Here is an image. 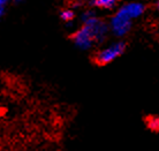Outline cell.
<instances>
[{"label":"cell","mask_w":159,"mask_h":151,"mask_svg":"<svg viewBox=\"0 0 159 151\" xmlns=\"http://www.w3.org/2000/svg\"><path fill=\"white\" fill-rule=\"evenodd\" d=\"M127 50V44L123 40H118L100 48L93 54V62L98 66H106L116 61Z\"/></svg>","instance_id":"obj_1"},{"label":"cell","mask_w":159,"mask_h":151,"mask_svg":"<svg viewBox=\"0 0 159 151\" xmlns=\"http://www.w3.org/2000/svg\"><path fill=\"white\" fill-rule=\"evenodd\" d=\"M133 22L134 21L119 7V9L111 16L110 21L107 22L110 34L116 38L122 39L131 31Z\"/></svg>","instance_id":"obj_2"},{"label":"cell","mask_w":159,"mask_h":151,"mask_svg":"<svg viewBox=\"0 0 159 151\" xmlns=\"http://www.w3.org/2000/svg\"><path fill=\"white\" fill-rule=\"evenodd\" d=\"M82 25H85L90 30L96 44H103L108 38V35H110L108 23L106 21L102 20L100 17H98L96 14L83 21Z\"/></svg>","instance_id":"obj_3"},{"label":"cell","mask_w":159,"mask_h":151,"mask_svg":"<svg viewBox=\"0 0 159 151\" xmlns=\"http://www.w3.org/2000/svg\"><path fill=\"white\" fill-rule=\"evenodd\" d=\"M70 39L76 48H79L80 50H84V51L92 48L96 44L91 32L85 25H81L77 30L73 32L70 35Z\"/></svg>","instance_id":"obj_4"},{"label":"cell","mask_w":159,"mask_h":151,"mask_svg":"<svg viewBox=\"0 0 159 151\" xmlns=\"http://www.w3.org/2000/svg\"><path fill=\"white\" fill-rule=\"evenodd\" d=\"M121 9L126 13L131 20H137L139 17L144 15V13L147 12V6L142 2H137V1H133V2H128L121 6Z\"/></svg>","instance_id":"obj_5"},{"label":"cell","mask_w":159,"mask_h":151,"mask_svg":"<svg viewBox=\"0 0 159 151\" xmlns=\"http://www.w3.org/2000/svg\"><path fill=\"white\" fill-rule=\"evenodd\" d=\"M120 0H90L89 5L102 9H114L119 5Z\"/></svg>","instance_id":"obj_6"},{"label":"cell","mask_w":159,"mask_h":151,"mask_svg":"<svg viewBox=\"0 0 159 151\" xmlns=\"http://www.w3.org/2000/svg\"><path fill=\"white\" fill-rule=\"evenodd\" d=\"M60 19L66 22V23H72L74 19H75V12L74 9H70V8H66V9H62L60 12Z\"/></svg>","instance_id":"obj_7"},{"label":"cell","mask_w":159,"mask_h":151,"mask_svg":"<svg viewBox=\"0 0 159 151\" xmlns=\"http://www.w3.org/2000/svg\"><path fill=\"white\" fill-rule=\"evenodd\" d=\"M148 128L152 131L159 130V117H150L147 119Z\"/></svg>","instance_id":"obj_8"},{"label":"cell","mask_w":159,"mask_h":151,"mask_svg":"<svg viewBox=\"0 0 159 151\" xmlns=\"http://www.w3.org/2000/svg\"><path fill=\"white\" fill-rule=\"evenodd\" d=\"M11 0H0V17L5 14V9H6V6L9 2Z\"/></svg>","instance_id":"obj_9"},{"label":"cell","mask_w":159,"mask_h":151,"mask_svg":"<svg viewBox=\"0 0 159 151\" xmlns=\"http://www.w3.org/2000/svg\"><path fill=\"white\" fill-rule=\"evenodd\" d=\"M155 7H156V9L159 12V0H157V1L155 2Z\"/></svg>","instance_id":"obj_10"},{"label":"cell","mask_w":159,"mask_h":151,"mask_svg":"<svg viewBox=\"0 0 159 151\" xmlns=\"http://www.w3.org/2000/svg\"><path fill=\"white\" fill-rule=\"evenodd\" d=\"M14 2H16V4H21V2H23L24 0H13Z\"/></svg>","instance_id":"obj_11"}]
</instances>
